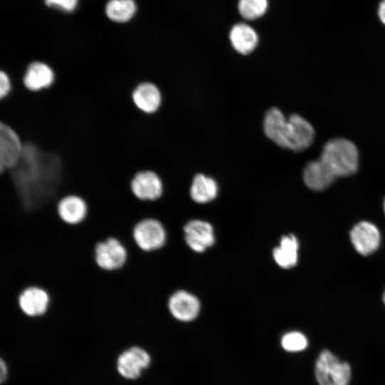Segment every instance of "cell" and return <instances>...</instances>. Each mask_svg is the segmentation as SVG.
I'll use <instances>...</instances> for the list:
<instances>
[{
	"label": "cell",
	"instance_id": "obj_1",
	"mask_svg": "<svg viewBox=\"0 0 385 385\" xmlns=\"http://www.w3.org/2000/svg\"><path fill=\"white\" fill-rule=\"evenodd\" d=\"M358 166L359 153L356 145L347 139L335 138L324 145L317 160L307 164L303 178L309 188L322 191L337 178L355 173Z\"/></svg>",
	"mask_w": 385,
	"mask_h": 385
},
{
	"label": "cell",
	"instance_id": "obj_2",
	"mask_svg": "<svg viewBox=\"0 0 385 385\" xmlns=\"http://www.w3.org/2000/svg\"><path fill=\"white\" fill-rule=\"evenodd\" d=\"M263 127L265 135L277 145L297 152L309 147L314 138V130L307 120L297 114L287 118L275 107L266 111Z\"/></svg>",
	"mask_w": 385,
	"mask_h": 385
},
{
	"label": "cell",
	"instance_id": "obj_3",
	"mask_svg": "<svg viewBox=\"0 0 385 385\" xmlns=\"http://www.w3.org/2000/svg\"><path fill=\"white\" fill-rule=\"evenodd\" d=\"M314 373L319 385H349L351 375L349 364L327 349L319 354Z\"/></svg>",
	"mask_w": 385,
	"mask_h": 385
},
{
	"label": "cell",
	"instance_id": "obj_4",
	"mask_svg": "<svg viewBox=\"0 0 385 385\" xmlns=\"http://www.w3.org/2000/svg\"><path fill=\"white\" fill-rule=\"evenodd\" d=\"M133 237L140 250L153 252L165 246L167 233L162 222L155 218H146L135 225Z\"/></svg>",
	"mask_w": 385,
	"mask_h": 385
},
{
	"label": "cell",
	"instance_id": "obj_5",
	"mask_svg": "<svg viewBox=\"0 0 385 385\" xmlns=\"http://www.w3.org/2000/svg\"><path fill=\"white\" fill-rule=\"evenodd\" d=\"M125 246L116 238L108 237L95 247V260L98 266L106 271L120 269L127 260Z\"/></svg>",
	"mask_w": 385,
	"mask_h": 385
},
{
	"label": "cell",
	"instance_id": "obj_6",
	"mask_svg": "<svg viewBox=\"0 0 385 385\" xmlns=\"http://www.w3.org/2000/svg\"><path fill=\"white\" fill-rule=\"evenodd\" d=\"M23 143L10 126L0 123V171L15 167L23 153Z\"/></svg>",
	"mask_w": 385,
	"mask_h": 385
},
{
	"label": "cell",
	"instance_id": "obj_7",
	"mask_svg": "<svg viewBox=\"0 0 385 385\" xmlns=\"http://www.w3.org/2000/svg\"><path fill=\"white\" fill-rule=\"evenodd\" d=\"M130 188L133 195L143 201H155L164 192L162 178L151 170L138 172L131 180Z\"/></svg>",
	"mask_w": 385,
	"mask_h": 385
},
{
	"label": "cell",
	"instance_id": "obj_8",
	"mask_svg": "<svg viewBox=\"0 0 385 385\" xmlns=\"http://www.w3.org/2000/svg\"><path fill=\"white\" fill-rule=\"evenodd\" d=\"M150 357L148 353L138 346L130 347L124 351L118 358L117 369L124 378H138L143 369L148 366Z\"/></svg>",
	"mask_w": 385,
	"mask_h": 385
},
{
	"label": "cell",
	"instance_id": "obj_9",
	"mask_svg": "<svg viewBox=\"0 0 385 385\" xmlns=\"http://www.w3.org/2000/svg\"><path fill=\"white\" fill-rule=\"evenodd\" d=\"M350 239L356 250L362 255L375 252L381 240L377 227L366 221H361L354 226L350 232Z\"/></svg>",
	"mask_w": 385,
	"mask_h": 385
},
{
	"label": "cell",
	"instance_id": "obj_10",
	"mask_svg": "<svg viewBox=\"0 0 385 385\" xmlns=\"http://www.w3.org/2000/svg\"><path fill=\"white\" fill-rule=\"evenodd\" d=\"M184 234L187 245L197 252H204L215 243L213 228L205 221L193 220L188 222L184 227Z\"/></svg>",
	"mask_w": 385,
	"mask_h": 385
},
{
	"label": "cell",
	"instance_id": "obj_11",
	"mask_svg": "<svg viewBox=\"0 0 385 385\" xmlns=\"http://www.w3.org/2000/svg\"><path fill=\"white\" fill-rule=\"evenodd\" d=\"M18 302L25 315L29 317H38L47 312L50 297L43 289L38 287H29L20 294Z\"/></svg>",
	"mask_w": 385,
	"mask_h": 385
},
{
	"label": "cell",
	"instance_id": "obj_12",
	"mask_svg": "<svg viewBox=\"0 0 385 385\" xmlns=\"http://www.w3.org/2000/svg\"><path fill=\"white\" fill-rule=\"evenodd\" d=\"M168 307L172 315L183 322L193 320L200 309L197 298L184 290L173 293L168 299Z\"/></svg>",
	"mask_w": 385,
	"mask_h": 385
},
{
	"label": "cell",
	"instance_id": "obj_13",
	"mask_svg": "<svg viewBox=\"0 0 385 385\" xmlns=\"http://www.w3.org/2000/svg\"><path fill=\"white\" fill-rule=\"evenodd\" d=\"M132 99L142 112L152 114L157 112L163 103V95L159 87L152 82H142L133 91Z\"/></svg>",
	"mask_w": 385,
	"mask_h": 385
},
{
	"label": "cell",
	"instance_id": "obj_14",
	"mask_svg": "<svg viewBox=\"0 0 385 385\" xmlns=\"http://www.w3.org/2000/svg\"><path fill=\"white\" fill-rule=\"evenodd\" d=\"M54 81L53 69L46 63L34 61L25 72L23 82L26 88L31 91H39L50 87Z\"/></svg>",
	"mask_w": 385,
	"mask_h": 385
},
{
	"label": "cell",
	"instance_id": "obj_15",
	"mask_svg": "<svg viewBox=\"0 0 385 385\" xmlns=\"http://www.w3.org/2000/svg\"><path fill=\"white\" fill-rule=\"evenodd\" d=\"M57 211L63 222L69 225H77L86 218L88 207L82 197L68 195L59 200Z\"/></svg>",
	"mask_w": 385,
	"mask_h": 385
},
{
	"label": "cell",
	"instance_id": "obj_16",
	"mask_svg": "<svg viewBox=\"0 0 385 385\" xmlns=\"http://www.w3.org/2000/svg\"><path fill=\"white\" fill-rule=\"evenodd\" d=\"M229 38L233 48L242 55L252 52L258 43L257 32L244 23L234 25L230 31Z\"/></svg>",
	"mask_w": 385,
	"mask_h": 385
},
{
	"label": "cell",
	"instance_id": "obj_17",
	"mask_svg": "<svg viewBox=\"0 0 385 385\" xmlns=\"http://www.w3.org/2000/svg\"><path fill=\"white\" fill-rule=\"evenodd\" d=\"M298 248V241L294 235L290 234L283 236L279 246L273 250L274 261L282 268H292L297 262Z\"/></svg>",
	"mask_w": 385,
	"mask_h": 385
},
{
	"label": "cell",
	"instance_id": "obj_18",
	"mask_svg": "<svg viewBox=\"0 0 385 385\" xmlns=\"http://www.w3.org/2000/svg\"><path fill=\"white\" fill-rule=\"evenodd\" d=\"M217 190V185L214 179L197 173L193 178L190 193L195 202L206 203L216 197Z\"/></svg>",
	"mask_w": 385,
	"mask_h": 385
},
{
	"label": "cell",
	"instance_id": "obj_19",
	"mask_svg": "<svg viewBox=\"0 0 385 385\" xmlns=\"http://www.w3.org/2000/svg\"><path fill=\"white\" fill-rule=\"evenodd\" d=\"M136 11L137 5L134 0H109L105 6L106 16L117 24L130 21Z\"/></svg>",
	"mask_w": 385,
	"mask_h": 385
},
{
	"label": "cell",
	"instance_id": "obj_20",
	"mask_svg": "<svg viewBox=\"0 0 385 385\" xmlns=\"http://www.w3.org/2000/svg\"><path fill=\"white\" fill-rule=\"evenodd\" d=\"M268 8L267 0H239L238 11L246 19L253 20L263 16Z\"/></svg>",
	"mask_w": 385,
	"mask_h": 385
},
{
	"label": "cell",
	"instance_id": "obj_21",
	"mask_svg": "<svg viewBox=\"0 0 385 385\" xmlns=\"http://www.w3.org/2000/svg\"><path fill=\"white\" fill-rule=\"evenodd\" d=\"M281 344L286 351L296 352L306 349L308 342L307 337L302 333L290 332L282 337Z\"/></svg>",
	"mask_w": 385,
	"mask_h": 385
},
{
	"label": "cell",
	"instance_id": "obj_22",
	"mask_svg": "<svg viewBox=\"0 0 385 385\" xmlns=\"http://www.w3.org/2000/svg\"><path fill=\"white\" fill-rule=\"evenodd\" d=\"M78 0H45L49 7L58 9L64 12H72L77 7Z\"/></svg>",
	"mask_w": 385,
	"mask_h": 385
},
{
	"label": "cell",
	"instance_id": "obj_23",
	"mask_svg": "<svg viewBox=\"0 0 385 385\" xmlns=\"http://www.w3.org/2000/svg\"><path fill=\"white\" fill-rule=\"evenodd\" d=\"M12 89V82L9 76L0 71V99L7 96Z\"/></svg>",
	"mask_w": 385,
	"mask_h": 385
},
{
	"label": "cell",
	"instance_id": "obj_24",
	"mask_svg": "<svg viewBox=\"0 0 385 385\" xmlns=\"http://www.w3.org/2000/svg\"><path fill=\"white\" fill-rule=\"evenodd\" d=\"M378 16L380 21L385 24V0H382L379 5Z\"/></svg>",
	"mask_w": 385,
	"mask_h": 385
},
{
	"label": "cell",
	"instance_id": "obj_25",
	"mask_svg": "<svg viewBox=\"0 0 385 385\" xmlns=\"http://www.w3.org/2000/svg\"><path fill=\"white\" fill-rule=\"evenodd\" d=\"M1 374H0V379L1 381H4L6 379L7 376V366L6 363L1 360Z\"/></svg>",
	"mask_w": 385,
	"mask_h": 385
},
{
	"label": "cell",
	"instance_id": "obj_26",
	"mask_svg": "<svg viewBox=\"0 0 385 385\" xmlns=\"http://www.w3.org/2000/svg\"><path fill=\"white\" fill-rule=\"evenodd\" d=\"M383 301H384V302L385 304V292H384V295H383Z\"/></svg>",
	"mask_w": 385,
	"mask_h": 385
},
{
	"label": "cell",
	"instance_id": "obj_27",
	"mask_svg": "<svg viewBox=\"0 0 385 385\" xmlns=\"http://www.w3.org/2000/svg\"><path fill=\"white\" fill-rule=\"evenodd\" d=\"M384 212H385V200H384Z\"/></svg>",
	"mask_w": 385,
	"mask_h": 385
}]
</instances>
